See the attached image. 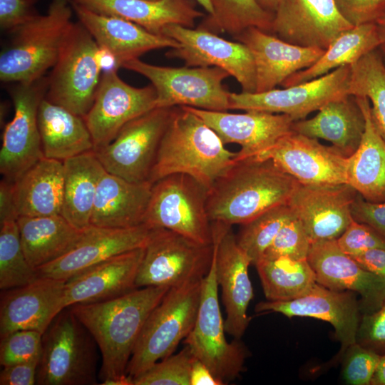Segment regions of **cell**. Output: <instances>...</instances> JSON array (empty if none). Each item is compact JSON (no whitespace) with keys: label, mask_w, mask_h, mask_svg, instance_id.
I'll use <instances>...</instances> for the list:
<instances>
[{"label":"cell","mask_w":385,"mask_h":385,"mask_svg":"<svg viewBox=\"0 0 385 385\" xmlns=\"http://www.w3.org/2000/svg\"><path fill=\"white\" fill-rule=\"evenodd\" d=\"M39 359L3 366L0 373L1 385L36 384Z\"/></svg>","instance_id":"cell-52"},{"label":"cell","mask_w":385,"mask_h":385,"mask_svg":"<svg viewBox=\"0 0 385 385\" xmlns=\"http://www.w3.org/2000/svg\"><path fill=\"white\" fill-rule=\"evenodd\" d=\"M36 0H0V27L12 32L37 14L34 11Z\"/></svg>","instance_id":"cell-50"},{"label":"cell","mask_w":385,"mask_h":385,"mask_svg":"<svg viewBox=\"0 0 385 385\" xmlns=\"http://www.w3.org/2000/svg\"><path fill=\"white\" fill-rule=\"evenodd\" d=\"M212 259V244H201L168 229L153 228L144 247L136 287H173L202 279Z\"/></svg>","instance_id":"cell-11"},{"label":"cell","mask_w":385,"mask_h":385,"mask_svg":"<svg viewBox=\"0 0 385 385\" xmlns=\"http://www.w3.org/2000/svg\"><path fill=\"white\" fill-rule=\"evenodd\" d=\"M213 14L199 28L234 37L250 27L270 33L274 15L262 9L255 0H210Z\"/></svg>","instance_id":"cell-40"},{"label":"cell","mask_w":385,"mask_h":385,"mask_svg":"<svg viewBox=\"0 0 385 385\" xmlns=\"http://www.w3.org/2000/svg\"><path fill=\"white\" fill-rule=\"evenodd\" d=\"M0 221V289L29 284L38 277L24 252L17 219Z\"/></svg>","instance_id":"cell-41"},{"label":"cell","mask_w":385,"mask_h":385,"mask_svg":"<svg viewBox=\"0 0 385 385\" xmlns=\"http://www.w3.org/2000/svg\"><path fill=\"white\" fill-rule=\"evenodd\" d=\"M340 249L354 256L374 248H384L385 240L369 226L353 220L337 240Z\"/></svg>","instance_id":"cell-47"},{"label":"cell","mask_w":385,"mask_h":385,"mask_svg":"<svg viewBox=\"0 0 385 385\" xmlns=\"http://www.w3.org/2000/svg\"><path fill=\"white\" fill-rule=\"evenodd\" d=\"M381 44L374 22L354 26L336 38L312 66L292 74L281 86L285 88L299 84L351 65Z\"/></svg>","instance_id":"cell-37"},{"label":"cell","mask_w":385,"mask_h":385,"mask_svg":"<svg viewBox=\"0 0 385 385\" xmlns=\"http://www.w3.org/2000/svg\"><path fill=\"white\" fill-rule=\"evenodd\" d=\"M294 216L287 204L272 207L242 225L237 241L255 265L264 255L282 226Z\"/></svg>","instance_id":"cell-42"},{"label":"cell","mask_w":385,"mask_h":385,"mask_svg":"<svg viewBox=\"0 0 385 385\" xmlns=\"http://www.w3.org/2000/svg\"><path fill=\"white\" fill-rule=\"evenodd\" d=\"M71 2L78 21L91 34L98 46L115 58L120 68L125 62L139 58L150 51L180 46L173 38L152 34L130 21L97 13Z\"/></svg>","instance_id":"cell-28"},{"label":"cell","mask_w":385,"mask_h":385,"mask_svg":"<svg viewBox=\"0 0 385 385\" xmlns=\"http://www.w3.org/2000/svg\"><path fill=\"white\" fill-rule=\"evenodd\" d=\"M255 1L262 9L274 15L282 0H255Z\"/></svg>","instance_id":"cell-57"},{"label":"cell","mask_w":385,"mask_h":385,"mask_svg":"<svg viewBox=\"0 0 385 385\" xmlns=\"http://www.w3.org/2000/svg\"><path fill=\"white\" fill-rule=\"evenodd\" d=\"M381 355L358 342L349 346L344 353L342 377L347 384L370 385Z\"/></svg>","instance_id":"cell-46"},{"label":"cell","mask_w":385,"mask_h":385,"mask_svg":"<svg viewBox=\"0 0 385 385\" xmlns=\"http://www.w3.org/2000/svg\"><path fill=\"white\" fill-rule=\"evenodd\" d=\"M48 78L16 83L10 91L14 115L4 130L0 150V172L14 181L44 157L38 125V110L45 97Z\"/></svg>","instance_id":"cell-14"},{"label":"cell","mask_w":385,"mask_h":385,"mask_svg":"<svg viewBox=\"0 0 385 385\" xmlns=\"http://www.w3.org/2000/svg\"><path fill=\"white\" fill-rule=\"evenodd\" d=\"M212 247L210 268L202 279L201 298L192 329L183 340L193 356L203 362L224 384L239 376L244 370L247 351L235 339L225 337V323L220 311Z\"/></svg>","instance_id":"cell-10"},{"label":"cell","mask_w":385,"mask_h":385,"mask_svg":"<svg viewBox=\"0 0 385 385\" xmlns=\"http://www.w3.org/2000/svg\"><path fill=\"white\" fill-rule=\"evenodd\" d=\"M299 183L271 160H235L207 190L211 222L244 225L265 211L287 204Z\"/></svg>","instance_id":"cell-2"},{"label":"cell","mask_w":385,"mask_h":385,"mask_svg":"<svg viewBox=\"0 0 385 385\" xmlns=\"http://www.w3.org/2000/svg\"><path fill=\"white\" fill-rule=\"evenodd\" d=\"M351 216L355 221L369 226L385 240V202H371L357 193L351 205Z\"/></svg>","instance_id":"cell-51"},{"label":"cell","mask_w":385,"mask_h":385,"mask_svg":"<svg viewBox=\"0 0 385 385\" xmlns=\"http://www.w3.org/2000/svg\"><path fill=\"white\" fill-rule=\"evenodd\" d=\"M264 294L270 301H288L309 292L317 283L307 259L261 258L255 265Z\"/></svg>","instance_id":"cell-38"},{"label":"cell","mask_w":385,"mask_h":385,"mask_svg":"<svg viewBox=\"0 0 385 385\" xmlns=\"http://www.w3.org/2000/svg\"><path fill=\"white\" fill-rule=\"evenodd\" d=\"M198 3L207 13V15H212L213 14L212 6L210 0H194Z\"/></svg>","instance_id":"cell-59"},{"label":"cell","mask_w":385,"mask_h":385,"mask_svg":"<svg viewBox=\"0 0 385 385\" xmlns=\"http://www.w3.org/2000/svg\"><path fill=\"white\" fill-rule=\"evenodd\" d=\"M144 247L113 256L66 281L65 307L108 301L137 289Z\"/></svg>","instance_id":"cell-27"},{"label":"cell","mask_w":385,"mask_h":385,"mask_svg":"<svg viewBox=\"0 0 385 385\" xmlns=\"http://www.w3.org/2000/svg\"><path fill=\"white\" fill-rule=\"evenodd\" d=\"M194 356L185 346L154 364L133 379V385H190V375Z\"/></svg>","instance_id":"cell-43"},{"label":"cell","mask_w":385,"mask_h":385,"mask_svg":"<svg viewBox=\"0 0 385 385\" xmlns=\"http://www.w3.org/2000/svg\"><path fill=\"white\" fill-rule=\"evenodd\" d=\"M25 256L35 270L65 255L81 238L83 230L61 215L17 218Z\"/></svg>","instance_id":"cell-35"},{"label":"cell","mask_w":385,"mask_h":385,"mask_svg":"<svg viewBox=\"0 0 385 385\" xmlns=\"http://www.w3.org/2000/svg\"><path fill=\"white\" fill-rule=\"evenodd\" d=\"M360 304L350 291H335L317 282L304 295L288 301H263L255 306L257 313L277 312L288 318L307 317L330 323L341 349L342 357L346 349L356 342L361 322Z\"/></svg>","instance_id":"cell-21"},{"label":"cell","mask_w":385,"mask_h":385,"mask_svg":"<svg viewBox=\"0 0 385 385\" xmlns=\"http://www.w3.org/2000/svg\"><path fill=\"white\" fill-rule=\"evenodd\" d=\"M335 0H282L270 34L289 43L327 49L342 33L353 27Z\"/></svg>","instance_id":"cell-20"},{"label":"cell","mask_w":385,"mask_h":385,"mask_svg":"<svg viewBox=\"0 0 385 385\" xmlns=\"http://www.w3.org/2000/svg\"><path fill=\"white\" fill-rule=\"evenodd\" d=\"M173 108H155L135 118L110 143L94 150L106 171L130 182L149 181Z\"/></svg>","instance_id":"cell-12"},{"label":"cell","mask_w":385,"mask_h":385,"mask_svg":"<svg viewBox=\"0 0 385 385\" xmlns=\"http://www.w3.org/2000/svg\"><path fill=\"white\" fill-rule=\"evenodd\" d=\"M207 189L192 177L174 173L153 184L143 224L165 228L197 242L212 244Z\"/></svg>","instance_id":"cell-9"},{"label":"cell","mask_w":385,"mask_h":385,"mask_svg":"<svg viewBox=\"0 0 385 385\" xmlns=\"http://www.w3.org/2000/svg\"><path fill=\"white\" fill-rule=\"evenodd\" d=\"M98 46L78 21L73 23L48 78L45 98L84 117L91 108L103 71Z\"/></svg>","instance_id":"cell-7"},{"label":"cell","mask_w":385,"mask_h":385,"mask_svg":"<svg viewBox=\"0 0 385 385\" xmlns=\"http://www.w3.org/2000/svg\"><path fill=\"white\" fill-rule=\"evenodd\" d=\"M163 36L180 44L166 53L178 58L189 67H218L227 71L240 83L242 92H256V70L253 56L246 45L226 40L201 28H188L170 24Z\"/></svg>","instance_id":"cell-13"},{"label":"cell","mask_w":385,"mask_h":385,"mask_svg":"<svg viewBox=\"0 0 385 385\" xmlns=\"http://www.w3.org/2000/svg\"><path fill=\"white\" fill-rule=\"evenodd\" d=\"M42 334L23 329L1 338L0 364L2 366L30 361L41 356Z\"/></svg>","instance_id":"cell-44"},{"label":"cell","mask_w":385,"mask_h":385,"mask_svg":"<svg viewBox=\"0 0 385 385\" xmlns=\"http://www.w3.org/2000/svg\"><path fill=\"white\" fill-rule=\"evenodd\" d=\"M190 385H223L210 369L194 356L190 375Z\"/></svg>","instance_id":"cell-55"},{"label":"cell","mask_w":385,"mask_h":385,"mask_svg":"<svg viewBox=\"0 0 385 385\" xmlns=\"http://www.w3.org/2000/svg\"><path fill=\"white\" fill-rule=\"evenodd\" d=\"M98 346L69 307L42 334L38 385L97 384Z\"/></svg>","instance_id":"cell-6"},{"label":"cell","mask_w":385,"mask_h":385,"mask_svg":"<svg viewBox=\"0 0 385 385\" xmlns=\"http://www.w3.org/2000/svg\"><path fill=\"white\" fill-rule=\"evenodd\" d=\"M370 385H385V354L380 356L378 366L371 380Z\"/></svg>","instance_id":"cell-56"},{"label":"cell","mask_w":385,"mask_h":385,"mask_svg":"<svg viewBox=\"0 0 385 385\" xmlns=\"http://www.w3.org/2000/svg\"><path fill=\"white\" fill-rule=\"evenodd\" d=\"M250 51L256 70V92L275 88L292 74L312 66L325 50L303 47L283 41L256 27L234 37Z\"/></svg>","instance_id":"cell-26"},{"label":"cell","mask_w":385,"mask_h":385,"mask_svg":"<svg viewBox=\"0 0 385 385\" xmlns=\"http://www.w3.org/2000/svg\"><path fill=\"white\" fill-rule=\"evenodd\" d=\"M379 47L351 65L348 94L369 99L373 123L385 141V64Z\"/></svg>","instance_id":"cell-39"},{"label":"cell","mask_w":385,"mask_h":385,"mask_svg":"<svg viewBox=\"0 0 385 385\" xmlns=\"http://www.w3.org/2000/svg\"><path fill=\"white\" fill-rule=\"evenodd\" d=\"M93 11L119 17L163 36L170 24L194 28L205 14L195 8L194 0H71Z\"/></svg>","instance_id":"cell-31"},{"label":"cell","mask_w":385,"mask_h":385,"mask_svg":"<svg viewBox=\"0 0 385 385\" xmlns=\"http://www.w3.org/2000/svg\"><path fill=\"white\" fill-rule=\"evenodd\" d=\"M307 260L318 284L335 291L359 294L364 314L377 310L384 302L385 279L368 271L344 252L337 240L312 242Z\"/></svg>","instance_id":"cell-23"},{"label":"cell","mask_w":385,"mask_h":385,"mask_svg":"<svg viewBox=\"0 0 385 385\" xmlns=\"http://www.w3.org/2000/svg\"><path fill=\"white\" fill-rule=\"evenodd\" d=\"M188 108L211 127L225 144L240 145L235 160L254 158L268 149L292 130L294 123L287 115L260 111L231 113Z\"/></svg>","instance_id":"cell-25"},{"label":"cell","mask_w":385,"mask_h":385,"mask_svg":"<svg viewBox=\"0 0 385 385\" xmlns=\"http://www.w3.org/2000/svg\"><path fill=\"white\" fill-rule=\"evenodd\" d=\"M152 229L145 224L125 228L91 225L83 230L79 240L67 253L36 269L38 277L66 281L113 256L144 247Z\"/></svg>","instance_id":"cell-22"},{"label":"cell","mask_w":385,"mask_h":385,"mask_svg":"<svg viewBox=\"0 0 385 385\" xmlns=\"http://www.w3.org/2000/svg\"><path fill=\"white\" fill-rule=\"evenodd\" d=\"M63 162L43 157L14 181L18 217L61 215Z\"/></svg>","instance_id":"cell-32"},{"label":"cell","mask_w":385,"mask_h":385,"mask_svg":"<svg viewBox=\"0 0 385 385\" xmlns=\"http://www.w3.org/2000/svg\"><path fill=\"white\" fill-rule=\"evenodd\" d=\"M202 279L170 287L148 317L130 359L127 375L132 380L157 361L173 354L193 328Z\"/></svg>","instance_id":"cell-5"},{"label":"cell","mask_w":385,"mask_h":385,"mask_svg":"<svg viewBox=\"0 0 385 385\" xmlns=\"http://www.w3.org/2000/svg\"><path fill=\"white\" fill-rule=\"evenodd\" d=\"M156 108V92L152 85L143 88L123 81L118 70L103 72L91 108L83 117L94 148L110 143L128 122Z\"/></svg>","instance_id":"cell-16"},{"label":"cell","mask_w":385,"mask_h":385,"mask_svg":"<svg viewBox=\"0 0 385 385\" xmlns=\"http://www.w3.org/2000/svg\"><path fill=\"white\" fill-rule=\"evenodd\" d=\"M311 244L302 224L294 216L282 226L262 258L287 256L307 259Z\"/></svg>","instance_id":"cell-45"},{"label":"cell","mask_w":385,"mask_h":385,"mask_svg":"<svg viewBox=\"0 0 385 385\" xmlns=\"http://www.w3.org/2000/svg\"><path fill=\"white\" fill-rule=\"evenodd\" d=\"M121 68L148 78L156 92V108L188 106L213 111L230 109V93L222 83L230 74L218 67H168L139 58Z\"/></svg>","instance_id":"cell-8"},{"label":"cell","mask_w":385,"mask_h":385,"mask_svg":"<svg viewBox=\"0 0 385 385\" xmlns=\"http://www.w3.org/2000/svg\"><path fill=\"white\" fill-rule=\"evenodd\" d=\"M251 158L271 160L302 185L347 183L348 158L332 145L327 146L292 130L272 146Z\"/></svg>","instance_id":"cell-18"},{"label":"cell","mask_w":385,"mask_h":385,"mask_svg":"<svg viewBox=\"0 0 385 385\" xmlns=\"http://www.w3.org/2000/svg\"><path fill=\"white\" fill-rule=\"evenodd\" d=\"M152 187L148 180L130 182L106 171L98 183L91 225L125 228L143 224Z\"/></svg>","instance_id":"cell-30"},{"label":"cell","mask_w":385,"mask_h":385,"mask_svg":"<svg viewBox=\"0 0 385 385\" xmlns=\"http://www.w3.org/2000/svg\"><path fill=\"white\" fill-rule=\"evenodd\" d=\"M365 127L366 118L356 97L346 95L324 104L313 118L294 121L292 130L327 140L349 158L358 149Z\"/></svg>","instance_id":"cell-29"},{"label":"cell","mask_w":385,"mask_h":385,"mask_svg":"<svg viewBox=\"0 0 385 385\" xmlns=\"http://www.w3.org/2000/svg\"><path fill=\"white\" fill-rule=\"evenodd\" d=\"M368 271L385 279V249L374 248L351 256Z\"/></svg>","instance_id":"cell-53"},{"label":"cell","mask_w":385,"mask_h":385,"mask_svg":"<svg viewBox=\"0 0 385 385\" xmlns=\"http://www.w3.org/2000/svg\"><path fill=\"white\" fill-rule=\"evenodd\" d=\"M37 118L44 157L64 161L93 150V139L83 117L44 97Z\"/></svg>","instance_id":"cell-34"},{"label":"cell","mask_w":385,"mask_h":385,"mask_svg":"<svg viewBox=\"0 0 385 385\" xmlns=\"http://www.w3.org/2000/svg\"><path fill=\"white\" fill-rule=\"evenodd\" d=\"M375 24L381 43L385 44V14L376 20Z\"/></svg>","instance_id":"cell-58"},{"label":"cell","mask_w":385,"mask_h":385,"mask_svg":"<svg viewBox=\"0 0 385 385\" xmlns=\"http://www.w3.org/2000/svg\"><path fill=\"white\" fill-rule=\"evenodd\" d=\"M350 76L351 65H346L321 77L282 89L230 93V109L285 114L294 121L303 120L329 101L349 95Z\"/></svg>","instance_id":"cell-15"},{"label":"cell","mask_w":385,"mask_h":385,"mask_svg":"<svg viewBox=\"0 0 385 385\" xmlns=\"http://www.w3.org/2000/svg\"><path fill=\"white\" fill-rule=\"evenodd\" d=\"M170 288L140 287L108 301L68 307L101 351V384L133 385L127 368L133 349L148 317Z\"/></svg>","instance_id":"cell-1"},{"label":"cell","mask_w":385,"mask_h":385,"mask_svg":"<svg viewBox=\"0 0 385 385\" xmlns=\"http://www.w3.org/2000/svg\"><path fill=\"white\" fill-rule=\"evenodd\" d=\"M73 13L70 0H52L44 14L12 31V41L0 55V80L31 83L43 78L57 61Z\"/></svg>","instance_id":"cell-4"},{"label":"cell","mask_w":385,"mask_h":385,"mask_svg":"<svg viewBox=\"0 0 385 385\" xmlns=\"http://www.w3.org/2000/svg\"><path fill=\"white\" fill-rule=\"evenodd\" d=\"M379 50L381 54V56L383 58L384 64H385V44H381L379 47Z\"/></svg>","instance_id":"cell-60"},{"label":"cell","mask_w":385,"mask_h":385,"mask_svg":"<svg viewBox=\"0 0 385 385\" xmlns=\"http://www.w3.org/2000/svg\"><path fill=\"white\" fill-rule=\"evenodd\" d=\"M187 106H175L162 137L149 181L187 174L207 190L235 162L237 152Z\"/></svg>","instance_id":"cell-3"},{"label":"cell","mask_w":385,"mask_h":385,"mask_svg":"<svg viewBox=\"0 0 385 385\" xmlns=\"http://www.w3.org/2000/svg\"><path fill=\"white\" fill-rule=\"evenodd\" d=\"M63 162L61 215L76 228L84 230L91 225L98 183L106 170L93 150Z\"/></svg>","instance_id":"cell-36"},{"label":"cell","mask_w":385,"mask_h":385,"mask_svg":"<svg viewBox=\"0 0 385 385\" xmlns=\"http://www.w3.org/2000/svg\"><path fill=\"white\" fill-rule=\"evenodd\" d=\"M356 195L347 183H299L287 205L302 224L311 243L337 240L353 220L351 205Z\"/></svg>","instance_id":"cell-19"},{"label":"cell","mask_w":385,"mask_h":385,"mask_svg":"<svg viewBox=\"0 0 385 385\" xmlns=\"http://www.w3.org/2000/svg\"><path fill=\"white\" fill-rule=\"evenodd\" d=\"M211 224L217 281L227 315L225 329L234 339H240L250 323L247 311L254 296L248 274L252 262L239 246L232 226Z\"/></svg>","instance_id":"cell-17"},{"label":"cell","mask_w":385,"mask_h":385,"mask_svg":"<svg viewBox=\"0 0 385 385\" xmlns=\"http://www.w3.org/2000/svg\"><path fill=\"white\" fill-rule=\"evenodd\" d=\"M356 342L379 355L385 354V301L377 310L363 314Z\"/></svg>","instance_id":"cell-48"},{"label":"cell","mask_w":385,"mask_h":385,"mask_svg":"<svg viewBox=\"0 0 385 385\" xmlns=\"http://www.w3.org/2000/svg\"><path fill=\"white\" fill-rule=\"evenodd\" d=\"M342 16L352 25L375 23L385 14V0H335Z\"/></svg>","instance_id":"cell-49"},{"label":"cell","mask_w":385,"mask_h":385,"mask_svg":"<svg viewBox=\"0 0 385 385\" xmlns=\"http://www.w3.org/2000/svg\"><path fill=\"white\" fill-rule=\"evenodd\" d=\"M66 281L38 277L29 284L1 290L0 337L23 329L42 334L66 308Z\"/></svg>","instance_id":"cell-24"},{"label":"cell","mask_w":385,"mask_h":385,"mask_svg":"<svg viewBox=\"0 0 385 385\" xmlns=\"http://www.w3.org/2000/svg\"><path fill=\"white\" fill-rule=\"evenodd\" d=\"M17 219L14 182L4 178L0 183V220Z\"/></svg>","instance_id":"cell-54"},{"label":"cell","mask_w":385,"mask_h":385,"mask_svg":"<svg viewBox=\"0 0 385 385\" xmlns=\"http://www.w3.org/2000/svg\"><path fill=\"white\" fill-rule=\"evenodd\" d=\"M356 97L364 114L366 127L358 149L348 158L347 184L367 201L385 202V141L373 123L369 99Z\"/></svg>","instance_id":"cell-33"}]
</instances>
